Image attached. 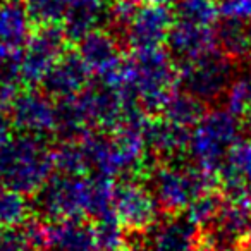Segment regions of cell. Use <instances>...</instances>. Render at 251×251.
<instances>
[{
  "label": "cell",
  "instance_id": "cell-22",
  "mask_svg": "<svg viewBox=\"0 0 251 251\" xmlns=\"http://www.w3.org/2000/svg\"><path fill=\"white\" fill-rule=\"evenodd\" d=\"M217 49L232 60L250 53V26L244 23L224 21L215 28Z\"/></svg>",
  "mask_w": 251,
  "mask_h": 251
},
{
  "label": "cell",
  "instance_id": "cell-13",
  "mask_svg": "<svg viewBox=\"0 0 251 251\" xmlns=\"http://www.w3.org/2000/svg\"><path fill=\"white\" fill-rule=\"evenodd\" d=\"M169 53L179 64H188L217 50L215 26H200L176 19L167 38Z\"/></svg>",
  "mask_w": 251,
  "mask_h": 251
},
{
  "label": "cell",
  "instance_id": "cell-25",
  "mask_svg": "<svg viewBox=\"0 0 251 251\" xmlns=\"http://www.w3.org/2000/svg\"><path fill=\"white\" fill-rule=\"evenodd\" d=\"M219 18V0H177L176 2V19L213 28Z\"/></svg>",
  "mask_w": 251,
  "mask_h": 251
},
{
  "label": "cell",
  "instance_id": "cell-6",
  "mask_svg": "<svg viewBox=\"0 0 251 251\" xmlns=\"http://www.w3.org/2000/svg\"><path fill=\"white\" fill-rule=\"evenodd\" d=\"M234 76L232 59L217 49L193 62L182 64L179 81L182 90L203 103H212L226 95Z\"/></svg>",
  "mask_w": 251,
  "mask_h": 251
},
{
  "label": "cell",
  "instance_id": "cell-16",
  "mask_svg": "<svg viewBox=\"0 0 251 251\" xmlns=\"http://www.w3.org/2000/svg\"><path fill=\"white\" fill-rule=\"evenodd\" d=\"M208 229L210 243L227 248H236L237 244L246 243L251 236V205L227 200L222 203Z\"/></svg>",
  "mask_w": 251,
  "mask_h": 251
},
{
  "label": "cell",
  "instance_id": "cell-21",
  "mask_svg": "<svg viewBox=\"0 0 251 251\" xmlns=\"http://www.w3.org/2000/svg\"><path fill=\"white\" fill-rule=\"evenodd\" d=\"M47 248V226L26 220L16 227L0 230V251H42Z\"/></svg>",
  "mask_w": 251,
  "mask_h": 251
},
{
  "label": "cell",
  "instance_id": "cell-8",
  "mask_svg": "<svg viewBox=\"0 0 251 251\" xmlns=\"http://www.w3.org/2000/svg\"><path fill=\"white\" fill-rule=\"evenodd\" d=\"M67 36L59 25H40L21 50L23 83H42L57 60L66 53Z\"/></svg>",
  "mask_w": 251,
  "mask_h": 251
},
{
  "label": "cell",
  "instance_id": "cell-26",
  "mask_svg": "<svg viewBox=\"0 0 251 251\" xmlns=\"http://www.w3.org/2000/svg\"><path fill=\"white\" fill-rule=\"evenodd\" d=\"M224 98L226 108L236 117H243L248 110H251V71L236 74Z\"/></svg>",
  "mask_w": 251,
  "mask_h": 251
},
{
  "label": "cell",
  "instance_id": "cell-3",
  "mask_svg": "<svg viewBox=\"0 0 251 251\" xmlns=\"http://www.w3.org/2000/svg\"><path fill=\"white\" fill-rule=\"evenodd\" d=\"M52 150L43 138L21 134L0 148V184L36 195L53 174Z\"/></svg>",
  "mask_w": 251,
  "mask_h": 251
},
{
  "label": "cell",
  "instance_id": "cell-28",
  "mask_svg": "<svg viewBox=\"0 0 251 251\" xmlns=\"http://www.w3.org/2000/svg\"><path fill=\"white\" fill-rule=\"evenodd\" d=\"M222 203L224 201L219 195H215L213 191H206L189 205V208L186 210V217L200 229H203V227L208 229V226L219 213Z\"/></svg>",
  "mask_w": 251,
  "mask_h": 251
},
{
  "label": "cell",
  "instance_id": "cell-7",
  "mask_svg": "<svg viewBox=\"0 0 251 251\" xmlns=\"http://www.w3.org/2000/svg\"><path fill=\"white\" fill-rule=\"evenodd\" d=\"M112 210L126 230L145 232L158 222L160 206L150 186L129 177L115 182Z\"/></svg>",
  "mask_w": 251,
  "mask_h": 251
},
{
  "label": "cell",
  "instance_id": "cell-31",
  "mask_svg": "<svg viewBox=\"0 0 251 251\" xmlns=\"http://www.w3.org/2000/svg\"><path fill=\"white\" fill-rule=\"evenodd\" d=\"M219 14L224 21H251V0H219Z\"/></svg>",
  "mask_w": 251,
  "mask_h": 251
},
{
  "label": "cell",
  "instance_id": "cell-30",
  "mask_svg": "<svg viewBox=\"0 0 251 251\" xmlns=\"http://www.w3.org/2000/svg\"><path fill=\"white\" fill-rule=\"evenodd\" d=\"M21 81V52L0 49V88L19 86Z\"/></svg>",
  "mask_w": 251,
  "mask_h": 251
},
{
  "label": "cell",
  "instance_id": "cell-35",
  "mask_svg": "<svg viewBox=\"0 0 251 251\" xmlns=\"http://www.w3.org/2000/svg\"><path fill=\"white\" fill-rule=\"evenodd\" d=\"M138 4H153V5H171L176 4L177 0H134Z\"/></svg>",
  "mask_w": 251,
  "mask_h": 251
},
{
  "label": "cell",
  "instance_id": "cell-37",
  "mask_svg": "<svg viewBox=\"0 0 251 251\" xmlns=\"http://www.w3.org/2000/svg\"><path fill=\"white\" fill-rule=\"evenodd\" d=\"M250 53H251V26H250Z\"/></svg>",
  "mask_w": 251,
  "mask_h": 251
},
{
  "label": "cell",
  "instance_id": "cell-10",
  "mask_svg": "<svg viewBox=\"0 0 251 251\" xmlns=\"http://www.w3.org/2000/svg\"><path fill=\"white\" fill-rule=\"evenodd\" d=\"M174 21V14L167 5L138 4L127 23L121 28V33L131 52L162 49L164 43H167Z\"/></svg>",
  "mask_w": 251,
  "mask_h": 251
},
{
  "label": "cell",
  "instance_id": "cell-27",
  "mask_svg": "<svg viewBox=\"0 0 251 251\" xmlns=\"http://www.w3.org/2000/svg\"><path fill=\"white\" fill-rule=\"evenodd\" d=\"M93 226H95V232H97L100 251H115L126 244L124 243L126 229H124V226L119 222V219L115 217L114 212L93 220Z\"/></svg>",
  "mask_w": 251,
  "mask_h": 251
},
{
  "label": "cell",
  "instance_id": "cell-4",
  "mask_svg": "<svg viewBox=\"0 0 251 251\" xmlns=\"http://www.w3.org/2000/svg\"><path fill=\"white\" fill-rule=\"evenodd\" d=\"M215 176L201 171L195 164L165 160L151 169L148 186L160 210L172 215L182 213L203 193L212 191Z\"/></svg>",
  "mask_w": 251,
  "mask_h": 251
},
{
  "label": "cell",
  "instance_id": "cell-32",
  "mask_svg": "<svg viewBox=\"0 0 251 251\" xmlns=\"http://www.w3.org/2000/svg\"><path fill=\"white\" fill-rule=\"evenodd\" d=\"M14 129L16 127L11 114L4 108H0V148H4L14 138Z\"/></svg>",
  "mask_w": 251,
  "mask_h": 251
},
{
  "label": "cell",
  "instance_id": "cell-12",
  "mask_svg": "<svg viewBox=\"0 0 251 251\" xmlns=\"http://www.w3.org/2000/svg\"><path fill=\"white\" fill-rule=\"evenodd\" d=\"M224 196L251 205V141H237L217 171Z\"/></svg>",
  "mask_w": 251,
  "mask_h": 251
},
{
  "label": "cell",
  "instance_id": "cell-18",
  "mask_svg": "<svg viewBox=\"0 0 251 251\" xmlns=\"http://www.w3.org/2000/svg\"><path fill=\"white\" fill-rule=\"evenodd\" d=\"M110 2L108 0H67L62 29L71 42H79L88 33L97 31L108 21Z\"/></svg>",
  "mask_w": 251,
  "mask_h": 251
},
{
  "label": "cell",
  "instance_id": "cell-36",
  "mask_svg": "<svg viewBox=\"0 0 251 251\" xmlns=\"http://www.w3.org/2000/svg\"><path fill=\"white\" fill-rule=\"evenodd\" d=\"M115 251H148V250L147 246H140V244H124V246H121Z\"/></svg>",
  "mask_w": 251,
  "mask_h": 251
},
{
  "label": "cell",
  "instance_id": "cell-5",
  "mask_svg": "<svg viewBox=\"0 0 251 251\" xmlns=\"http://www.w3.org/2000/svg\"><path fill=\"white\" fill-rule=\"evenodd\" d=\"M239 131L237 117L227 108L205 112L191 129L188 153L193 164L215 176L226 155L239 141Z\"/></svg>",
  "mask_w": 251,
  "mask_h": 251
},
{
  "label": "cell",
  "instance_id": "cell-20",
  "mask_svg": "<svg viewBox=\"0 0 251 251\" xmlns=\"http://www.w3.org/2000/svg\"><path fill=\"white\" fill-rule=\"evenodd\" d=\"M33 18L19 2H0V49L21 52L33 33Z\"/></svg>",
  "mask_w": 251,
  "mask_h": 251
},
{
  "label": "cell",
  "instance_id": "cell-9",
  "mask_svg": "<svg viewBox=\"0 0 251 251\" xmlns=\"http://www.w3.org/2000/svg\"><path fill=\"white\" fill-rule=\"evenodd\" d=\"M9 114L14 127L23 134L45 138L59 131V103L47 91L21 90L12 101Z\"/></svg>",
  "mask_w": 251,
  "mask_h": 251
},
{
  "label": "cell",
  "instance_id": "cell-11",
  "mask_svg": "<svg viewBox=\"0 0 251 251\" xmlns=\"http://www.w3.org/2000/svg\"><path fill=\"white\" fill-rule=\"evenodd\" d=\"M77 55L91 76H97L100 81L110 79L126 60L117 38L103 29H97L83 36L77 42Z\"/></svg>",
  "mask_w": 251,
  "mask_h": 251
},
{
  "label": "cell",
  "instance_id": "cell-17",
  "mask_svg": "<svg viewBox=\"0 0 251 251\" xmlns=\"http://www.w3.org/2000/svg\"><path fill=\"white\" fill-rule=\"evenodd\" d=\"M47 248L50 251H100L95 226L86 219H64L49 224Z\"/></svg>",
  "mask_w": 251,
  "mask_h": 251
},
{
  "label": "cell",
  "instance_id": "cell-1",
  "mask_svg": "<svg viewBox=\"0 0 251 251\" xmlns=\"http://www.w3.org/2000/svg\"><path fill=\"white\" fill-rule=\"evenodd\" d=\"M115 182L112 177L77 174L52 176L36 193V206L47 219H90L97 220L112 210Z\"/></svg>",
  "mask_w": 251,
  "mask_h": 251
},
{
  "label": "cell",
  "instance_id": "cell-23",
  "mask_svg": "<svg viewBox=\"0 0 251 251\" xmlns=\"http://www.w3.org/2000/svg\"><path fill=\"white\" fill-rule=\"evenodd\" d=\"M203 101H200L196 97H193L189 91H176L172 95V98L167 101V105L162 110V115L167 119H171L172 122L179 126H184L193 129L196 122L201 119V115L205 114L203 110Z\"/></svg>",
  "mask_w": 251,
  "mask_h": 251
},
{
  "label": "cell",
  "instance_id": "cell-34",
  "mask_svg": "<svg viewBox=\"0 0 251 251\" xmlns=\"http://www.w3.org/2000/svg\"><path fill=\"white\" fill-rule=\"evenodd\" d=\"M243 131L248 136V140L251 141V110H248L246 114L243 115Z\"/></svg>",
  "mask_w": 251,
  "mask_h": 251
},
{
  "label": "cell",
  "instance_id": "cell-24",
  "mask_svg": "<svg viewBox=\"0 0 251 251\" xmlns=\"http://www.w3.org/2000/svg\"><path fill=\"white\" fill-rule=\"evenodd\" d=\"M31 205L25 193L0 184V229L16 227L29 220Z\"/></svg>",
  "mask_w": 251,
  "mask_h": 251
},
{
  "label": "cell",
  "instance_id": "cell-39",
  "mask_svg": "<svg viewBox=\"0 0 251 251\" xmlns=\"http://www.w3.org/2000/svg\"><path fill=\"white\" fill-rule=\"evenodd\" d=\"M248 241H250V243H251V236H250V239H248ZM248 241H246V243H248Z\"/></svg>",
  "mask_w": 251,
  "mask_h": 251
},
{
  "label": "cell",
  "instance_id": "cell-38",
  "mask_svg": "<svg viewBox=\"0 0 251 251\" xmlns=\"http://www.w3.org/2000/svg\"><path fill=\"white\" fill-rule=\"evenodd\" d=\"M0 2H19V0H0Z\"/></svg>",
  "mask_w": 251,
  "mask_h": 251
},
{
  "label": "cell",
  "instance_id": "cell-33",
  "mask_svg": "<svg viewBox=\"0 0 251 251\" xmlns=\"http://www.w3.org/2000/svg\"><path fill=\"white\" fill-rule=\"evenodd\" d=\"M198 251H236V248H227V246H220V244H215V243H206L203 246L198 248Z\"/></svg>",
  "mask_w": 251,
  "mask_h": 251
},
{
  "label": "cell",
  "instance_id": "cell-15",
  "mask_svg": "<svg viewBox=\"0 0 251 251\" xmlns=\"http://www.w3.org/2000/svg\"><path fill=\"white\" fill-rule=\"evenodd\" d=\"M90 71L84 66L77 52L64 53L57 64L49 71L45 79L42 81L43 90L53 98V100H67L76 97L83 90L88 88L90 83Z\"/></svg>",
  "mask_w": 251,
  "mask_h": 251
},
{
  "label": "cell",
  "instance_id": "cell-2",
  "mask_svg": "<svg viewBox=\"0 0 251 251\" xmlns=\"http://www.w3.org/2000/svg\"><path fill=\"white\" fill-rule=\"evenodd\" d=\"M179 73L172 55L164 49L136 50L124 60L122 67L107 81L129 95L143 112H162L172 95L177 91Z\"/></svg>",
  "mask_w": 251,
  "mask_h": 251
},
{
  "label": "cell",
  "instance_id": "cell-29",
  "mask_svg": "<svg viewBox=\"0 0 251 251\" xmlns=\"http://www.w3.org/2000/svg\"><path fill=\"white\" fill-rule=\"evenodd\" d=\"M67 0H26L33 21L40 25H59L66 14Z\"/></svg>",
  "mask_w": 251,
  "mask_h": 251
},
{
  "label": "cell",
  "instance_id": "cell-19",
  "mask_svg": "<svg viewBox=\"0 0 251 251\" xmlns=\"http://www.w3.org/2000/svg\"><path fill=\"white\" fill-rule=\"evenodd\" d=\"M191 129L172 122L167 117L148 119L147 140L148 148L164 160H176L188 153Z\"/></svg>",
  "mask_w": 251,
  "mask_h": 251
},
{
  "label": "cell",
  "instance_id": "cell-14",
  "mask_svg": "<svg viewBox=\"0 0 251 251\" xmlns=\"http://www.w3.org/2000/svg\"><path fill=\"white\" fill-rule=\"evenodd\" d=\"M148 251H198L200 227L186 215H174L158 220L147 230Z\"/></svg>",
  "mask_w": 251,
  "mask_h": 251
}]
</instances>
